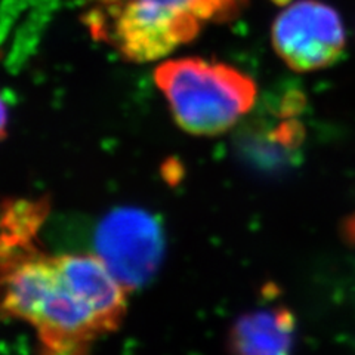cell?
Listing matches in <instances>:
<instances>
[{
  "label": "cell",
  "instance_id": "7",
  "mask_svg": "<svg viewBox=\"0 0 355 355\" xmlns=\"http://www.w3.org/2000/svg\"><path fill=\"white\" fill-rule=\"evenodd\" d=\"M8 123H9L8 108L3 103L2 96H0V142H2L8 135Z\"/></svg>",
  "mask_w": 355,
  "mask_h": 355
},
{
  "label": "cell",
  "instance_id": "9",
  "mask_svg": "<svg viewBox=\"0 0 355 355\" xmlns=\"http://www.w3.org/2000/svg\"><path fill=\"white\" fill-rule=\"evenodd\" d=\"M98 3H110V2H116V0H95Z\"/></svg>",
  "mask_w": 355,
  "mask_h": 355
},
{
  "label": "cell",
  "instance_id": "8",
  "mask_svg": "<svg viewBox=\"0 0 355 355\" xmlns=\"http://www.w3.org/2000/svg\"><path fill=\"white\" fill-rule=\"evenodd\" d=\"M272 2H275V3H279V5H288L292 2V0H272Z\"/></svg>",
  "mask_w": 355,
  "mask_h": 355
},
{
  "label": "cell",
  "instance_id": "3",
  "mask_svg": "<svg viewBox=\"0 0 355 355\" xmlns=\"http://www.w3.org/2000/svg\"><path fill=\"white\" fill-rule=\"evenodd\" d=\"M154 82L176 125L196 137H218L234 128L257 103V83L224 62L203 58L164 61Z\"/></svg>",
  "mask_w": 355,
  "mask_h": 355
},
{
  "label": "cell",
  "instance_id": "5",
  "mask_svg": "<svg viewBox=\"0 0 355 355\" xmlns=\"http://www.w3.org/2000/svg\"><path fill=\"white\" fill-rule=\"evenodd\" d=\"M275 53L296 73L335 64L347 46V33L335 8L320 0H295L275 17L271 28Z\"/></svg>",
  "mask_w": 355,
  "mask_h": 355
},
{
  "label": "cell",
  "instance_id": "1",
  "mask_svg": "<svg viewBox=\"0 0 355 355\" xmlns=\"http://www.w3.org/2000/svg\"><path fill=\"white\" fill-rule=\"evenodd\" d=\"M128 291L92 253H48L37 231L0 225V320L36 331L37 355H89L120 329Z\"/></svg>",
  "mask_w": 355,
  "mask_h": 355
},
{
  "label": "cell",
  "instance_id": "2",
  "mask_svg": "<svg viewBox=\"0 0 355 355\" xmlns=\"http://www.w3.org/2000/svg\"><path fill=\"white\" fill-rule=\"evenodd\" d=\"M248 0H116L85 17L91 35L132 62L164 58L207 22L236 18Z\"/></svg>",
  "mask_w": 355,
  "mask_h": 355
},
{
  "label": "cell",
  "instance_id": "4",
  "mask_svg": "<svg viewBox=\"0 0 355 355\" xmlns=\"http://www.w3.org/2000/svg\"><path fill=\"white\" fill-rule=\"evenodd\" d=\"M164 252L162 222L141 207L121 206L110 210L94 232V253L128 292L153 280Z\"/></svg>",
  "mask_w": 355,
  "mask_h": 355
},
{
  "label": "cell",
  "instance_id": "6",
  "mask_svg": "<svg viewBox=\"0 0 355 355\" xmlns=\"http://www.w3.org/2000/svg\"><path fill=\"white\" fill-rule=\"evenodd\" d=\"M296 317L286 306L257 308L243 313L228 331L231 355H292Z\"/></svg>",
  "mask_w": 355,
  "mask_h": 355
}]
</instances>
